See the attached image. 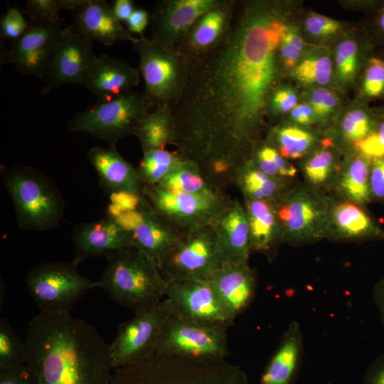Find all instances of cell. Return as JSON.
Returning <instances> with one entry per match:
<instances>
[{
    "instance_id": "41",
    "label": "cell",
    "mask_w": 384,
    "mask_h": 384,
    "mask_svg": "<svg viewBox=\"0 0 384 384\" xmlns=\"http://www.w3.org/2000/svg\"><path fill=\"white\" fill-rule=\"evenodd\" d=\"M342 130L348 140L354 143L359 142L370 133V117L363 110H353L344 117Z\"/></svg>"
},
{
    "instance_id": "19",
    "label": "cell",
    "mask_w": 384,
    "mask_h": 384,
    "mask_svg": "<svg viewBox=\"0 0 384 384\" xmlns=\"http://www.w3.org/2000/svg\"><path fill=\"white\" fill-rule=\"evenodd\" d=\"M140 80L139 69L124 60L103 54L95 55L81 85L95 94L97 102H104L133 91Z\"/></svg>"
},
{
    "instance_id": "30",
    "label": "cell",
    "mask_w": 384,
    "mask_h": 384,
    "mask_svg": "<svg viewBox=\"0 0 384 384\" xmlns=\"http://www.w3.org/2000/svg\"><path fill=\"white\" fill-rule=\"evenodd\" d=\"M235 171L237 183L245 197L271 202L282 191L281 179L265 174L252 160L245 161Z\"/></svg>"
},
{
    "instance_id": "7",
    "label": "cell",
    "mask_w": 384,
    "mask_h": 384,
    "mask_svg": "<svg viewBox=\"0 0 384 384\" xmlns=\"http://www.w3.org/2000/svg\"><path fill=\"white\" fill-rule=\"evenodd\" d=\"M154 108L144 92L133 90L110 100L97 102L77 113L67 127L70 132L86 133L105 141L110 147H116L120 139L134 134L142 118Z\"/></svg>"
},
{
    "instance_id": "31",
    "label": "cell",
    "mask_w": 384,
    "mask_h": 384,
    "mask_svg": "<svg viewBox=\"0 0 384 384\" xmlns=\"http://www.w3.org/2000/svg\"><path fill=\"white\" fill-rule=\"evenodd\" d=\"M178 152L164 149H152L143 152L136 168L144 185L159 184L183 161Z\"/></svg>"
},
{
    "instance_id": "46",
    "label": "cell",
    "mask_w": 384,
    "mask_h": 384,
    "mask_svg": "<svg viewBox=\"0 0 384 384\" xmlns=\"http://www.w3.org/2000/svg\"><path fill=\"white\" fill-rule=\"evenodd\" d=\"M297 105V97L293 90L279 87L274 90L268 103V109L273 115L291 111Z\"/></svg>"
},
{
    "instance_id": "8",
    "label": "cell",
    "mask_w": 384,
    "mask_h": 384,
    "mask_svg": "<svg viewBox=\"0 0 384 384\" xmlns=\"http://www.w3.org/2000/svg\"><path fill=\"white\" fill-rule=\"evenodd\" d=\"M26 282L41 311L48 313L70 312L85 292L97 287V282L81 276L72 261L38 265L28 272Z\"/></svg>"
},
{
    "instance_id": "44",
    "label": "cell",
    "mask_w": 384,
    "mask_h": 384,
    "mask_svg": "<svg viewBox=\"0 0 384 384\" xmlns=\"http://www.w3.org/2000/svg\"><path fill=\"white\" fill-rule=\"evenodd\" d=\"M358 47L353 41H345L336 50V64L340 77L351 79L355 74L357 65Z\"/></svg>"
},
{
    "instance_id": "18",
    "label": "cell",
    "mask_w": 384,
    "mask_h": 384,
    "mask_svg": "<svg viewBox=\"0 0 384 384\" xmlns=\"http://www.w3.org/2000/svg\"><path fill=\"white\" fill-rule=\"evenodd\" d=\"M73 240L75 256L72 262L77 266L82 261L108 255L135 246L132 233L112 216L92 223H81L74 226Z\"/></svg>"
},
{
    "instance_id": "23",
    "label": "cell",
    "mask_w": 384,
    "mask_h": 384,
    "mask_svg": "<svg viewBox=\"0 0 384 384\" xmlns=\"http://www.w3.org/2000/svg\"><path fill=\"white\" fill-rule=\"evenodd\" d=\"M208 280L234 318L242 313L254 298L255 277L248 262L224 263Z\"/></svg>"
},
{
    "instance_id": "39",
    "label": "cell",
    "mask_w": 384,
    "mask_h": 384,
    "mask_svg": "<svg viewBox=\"0 0 384 384\" xmlns=\"http://www.w3.org/2000/svg\"><path fill=\"white\" fill-rule=\"evenodd\" d=\"M334 167V156L326 149H320L313 154L304 166V174L314 185H320L327 181Z\"/></svg>"
},
{
    "instance_id": "56",
    "label": "cell",
    "mask_w": 384,
    "mask_h": 384,
    "mask_svg": "<svg viewBox=\"0 0 384 384\" xmlns=\"http://www.w3.org/2000/svg\"><path fill=\"white\" fill-rule=\"evenodd\" d=\"M373 297L384 329V278L375 287Z\"/></svg>"
},
{
    "instance_id": "24",
    "label": "cell",
    "mask_w": 384,
    "mask_h": 384,
    "mask_svg": "<svg viewBox=\"0 0 384 384\" xmlns=\"http://www.w3.org/2000/svg\"><path fill=\"white\" fill-rule=\"evenodd\" d=\"M87 159L97 174L100 186L109 195L121 192L142 194L144 184L137 169L116 147L94 146L88 151Z\"/></svg>"
},
{
    "instance_id": "5",
    "label": "cell",
    "mask_w": 384,
    "mask_h": 384,
    "mask_svg": "<svg viewBox=\"0 0 384 384\" xmlns=\"http://www.w3.org/2000/svg\"><path fill=\"white\" fill-rule=\"evenodd\" d=\"M0 173L21 229L43 231L59 225L65 202L51 179L31 166L1 165Z\"/></svg>"
},
{
    "instance_id": "20",
    "label": "cell",
    "mask_w": 384,
    "mask_h": 384,
    "mask_svg": "<svg viewBox=\"0 0 384 384\" xmlns=\"http://www.w3.org/2000/svg\"><path fill=\"white\" fill-rule=\"evenodd\" d=\"M235 5L233 0H220L194 23L176 48L192 59L213 50L228 33Z\"/></svg>"
},
{
    "instance_id": "52",
    "label": "cell",
    "mask_w": 384,
    "mask_h": 384,
    "mask_svg": "<svg viewBox=\"0 0 384 384\" xmlns=\"http://www.w3.org/2000/svg\"><path fill=\"white\" fill-rule=\"evenodd\" d=\"M149 14L146 9L136 8L126 22V28L131 34L136 33L140 36H144L143 33L149 23Z\"/></svg>"
},
{
    "instance_id": "43",
    "label": "cell",
    "mask_w": 384,
    "mask_h": 384,
    "mask_svg": "<svg viewBox=\"0 0 384 384\" xmlns=\"http://www.w3.org/2000/svg\"><path fill=\"white\" fill-rule=\"evenodd\" d=\"M363 92L370 97L380 96L384 92V60L378 58L370 59L363 84Z\"/></svg>"
},
{
    "instance_id": "36",
    "label": "cell",
    "mask_w": 384,
    "mask_h": 384,
    "mask_svg": "<svg viewBox=\"0 0 384 384\" xmlns=\"http://www.w3.org/2000/svg\"><path fill=\"white\" fill-rule=\"evenodd\" d=\"M82 0H28L25 14L29 20L41 22H60L62 10L74 11Z\"/></svg>"
},
{
    "instance_id": "53",
    "label": "cell",
    "mask_w": 384,
    "mask_h": 384,
    "mask_svg": "<svg viewBox=\"0 0 384 384\" xmlns=\"http://www.w3.org/2000/svg\"><path fill=\"white\" fill-rule=\"evenodd\" d=\"M363 384H384V353L379 356L368 367Z\"/></svg>"
},
{
    "instance_id": "14",
    "label": "cell",
    "mask_w": 384,
    "mask_h": 384,
    "mask_svg": "<svg viewBox=\"0 0 384 384\" xmlns=\"http://www.w3.org/2000/svg\"><path fill=\"white\" fill-rule=\"evenodd\" d=\"M95 57L90 39L70 26L63 28L41 80L42 93L64 84L81 85Z\"/></svg>"
},
{
    "instance_id": "32",
    "label": "cell",
    "mask_w": 384,
    "mask_h": 384,
    "mask_svg": "<svg viewBox=\"0 0 384 384\" xmlns=\"http://www.w3.org/2000/svg\"><path fill=\"white\" fill-rule=\"evenodd\" d=\"M332 220L340 234L347 238H358L375 234L370 217L356 204L343 202L332 211Z\"/></svg>"
},
{
    "instance_id": "4",
    "label": "cell",
    "mask_w": 384,
    "mask_h": 384,
    "mask_svg": "<svg viewBox=\"0 0 384 384\" xmlns=\"http://www.w3.org/2000/svg\"><path fill=\"white\" fill-rule=\"evenodd\" d=\"M107 265L97 287L110 299L134 312L161 302L169 280L157 265L135 246L105 257Z\"/></svg>"
},
{
    "instance_id": "37",
    "label": "cell",
    "mask_w": 384,
    "mask_h": 384,
    "mask_svg": "<svg viewBox=\"0 0 384 384\" xmlns=\"http://www.w3.org/2000/svg\"><path fill=\"white\" fill-rule=\"evenodd\" d=\"M252 161L262 172L273 177L289 178L297 174L295 167L270 146H263L259 149Z\"/></svg>"
},
{
    "instance_id": "16",
    "label": "cell",
    "mask_w": 384,
    "mask_h": 384,
    "mask_svg": "<svg viewBox=\"0 0 384 384\" xmlns=\"http://www.w3.org/2000/svg\"><path fill=\"white\" fill-rule=\"evenodd\" d=\"M281 238L295 242L324 237L327 213L324 203L312 193L296 191L284 198L277 211Z\"/></svg>"
},
{
    "instance_id": "10",
    "label": "cell",
    "mask_w": 384,
    "mask_h": 384,
    "mask_svg": "<svg viewBox=\"0 0 384 384\" xmlns=\"http://www.w3.org/2000/svg\"><path fill=\"white\" fill-rule=\"evenodd\" d=\"M223 264L215 233L208 225L181 233L160 270L169 281L208 279Z\"/></svg>"
},
{
    "instance_id": "42",
    "label": "cell",
    "mask_w": 384,
    "mask_h": 384,
    "mask_svg": "<svg viewBox=\"0 0 384 384\" xmlns=\"http://www.w3.org/2000/svg\"><path fill=\"white\" fill-rule=\"evenodd\" d=\"M28 21L16 7H9L0 21L1 38L11 42L19 38L26 31Z\"/></svg>"
},
{
    "instance_id": "3",
    "label": "cell",
    "mask_w": 384,
    "mask_h": 384,
    "mask_svg": "<svg viewBox=\"0 0 384 384\" xmlns=\"http://www.w3.org/2000/svg\"><path fill=\"white\" fill-rule=\"evenodd\" d=\"M110 384H250L245 371L226 359L195 361L155 353L113 370Z\"/></svg>"
},
{
    "instance_id": "51",
    "label": "cell",
    "mask_w": 384,
    "mask_h": 384,
    "mask_svg": "<svg viewBox=\"0 0 384 384\" xmlns=\"http://www.w3.org/2000/svg\"><path fill=\"white\" fill-rule=\"evenodd\" d=\"M0 384H31L26 366L0 370Z\"/></svg>"
},
{
    "instance_id": "47",
    "label": "cell",
    "mask_w": 384,
    "mask_h": 384,
    "mask_svg": "<svg viewBox=\"0 0 384 384\" xmlns=\"http://www.w3.org/2000/svg\"><path fill=\"white\" fill-rule=\"evenodd\" d=\"M143 194L121 192L110 195L109 215L114 218L137 208Z\"/></svg>"
},
{
    "instance_id": "45",
    "label": "cell",
    "mask_w": 384,
    "mask_h": 384,
    "mask_svg": "<svg viewBox=\"0 0 384 384\" xmlns=\"http://www.w3.org/2000/svg\"><path fill=\"white\" fill-rule=\"evenodd\" d=\"M354 144L363 155L369 159L384 157V122L375 131Z\"/></svg>"
},
{
    "instance_id": "54",
    "label": "cell",
    "mask_w": 384,
    "mask_h": 384,
    "mask_svg": "<svg viewBox=\"0 0 384 384\" xmlns=\"http://www.w3.org/2000/svg\"><path fill=\"white\" fill-rule=\"evenodd\" d=\"M290 116L293 121L302 125L311 123L316 117L311 106L306 103L297 105L290 111Z\"/></svg>"
},
{
    "instance_id": "6",
    "label": "cell",
    "mask_w": 384,
    "mask_h": 384,
    "mask_svg": "<svg viewBox=\"0 0 384 384\" xmlns=\"http://www.w3.org/2000/svg\"><path fill=\"white\" fill-rule=\"evenodd\" d=\"M131 43L139 58L144 94L154 107L166 105L174 110L187 85L193 59L177 48L144 36L135 38Z\"/></svg>"
},
{
    "instance_id": "13",
    "label": "cell",
    "mask_w": 384,
    "mask_h": 384,
    "mask_svg": "<svg viewBox=\"0 0 384 384\" xmlns=\"http://www.w3.org/2000/svg\"><path fill=\"white\" fill-rule=\"evenodd\" d=\"M169 282L163 302L170 314L227 329L233 324L235 318L223 306L208 279Z\"/></svg>"
},
{
    "instance_id": "12",
    "label": "cell",
    "mask_w": 384,
    "mask_h": 384,
    "mask_svg": "<svg viewBox=\"0 0 384 384\" xmlns=\"http://www.w3.org/2000/svg\"><path fill=\"white\" fill-rule=\"evenodd\" d=\"M134 313L131 319L120 324L110 344L114 369L140 362L156 353L169 311L162 300Z\"/></svg>"
},
{
    "instance_id": "50",
    "label": "cell",
    "mask_w": 384,
    "mask_h": 384,
    "mask_svg": "<svg viewBox=\"0 0 384 384\" xmlns=\"http://www.w3.org/2000/svg\"><path fill=\"white\" fill-rule=\"evenodd\" d=\"M369 182L370 193L376 198L384 199V157L373 159Z\"/></svg>"
},
{
    "instance_id": "11",
    "label": "cell",
    "mask_w": 384,
    "mask_h": 384,
    "mask_svg": "<svg viewBox=\"0 0 384 384\" xmlns=\"http://www.w3.org/2000/svg\"><path fill=\"white\" fill-rule=\"evenodd\" d=\"M142 194L153 210L181 233L211 225L227 202L220 193H176L159 185H144Z\"/></svg>"
},
{
    "instance_id": "25",
    "label": "cell",
    "mask_w": 384,
    "mask_h": 384,
    "mask_svg": "<svg viewBox=\"0 0 384 384\" xmlns=\"http://www.w3.org/2000/svg\"><path fill=\"white\" fill-rule=\"evenodd\" d=\"M303 341L299 324L291 322L267 363L260 384H293L302 359Z\"/></svg>"
},
{
    "instance_id": "26",
    "label": "cell",
    "mask_w": 384,
    "mask_h": 384,
    "mask_svg": "<svg viewBox=\"0 0 384 384\" xmlns=\"http://www.w3.org/2000/svg\"><path fill=\"white\" fill-rule=\"evenodd\" d=\"M244 208L250 228L251 250L270 252L281 237L276 210L270 201L247 197Z\"/></svg>"
},
{
    "instance_id": "2",
    "label": "cell",
    "mask_w": 384,
    "mask_h": 384,
    "mask_svg": "<svg viewBox=\"0 0 384 384\" xmlns=\"http://www.w3.org/2000/svg\"><path fill=\"white\" fill-rule=\"evenodd\" d=\"M24 342L31 384H110V345L70 312L41 311L29 321Z\"/></svg>"
},
{
    "instance_id": "9",
    "label": "cell",
    "mask_w": 384,
    "mask_h": 384,
    "mask_svg": "<svg viewBox=\"0 0 384 384\" xmlns=\"http://www.w3.org/2000/svg\"><path fill=\"white\" fill-rule=\"evenodd\" d=\"M228 329L203 325L168 313L159 335L156 353L195 361L226 359Z\"/></svg>"
},
{
    "instance_id": "15",
    "label": "cell",
    "mask_w": 384,
    "mask_h": 384,
    "mask_svg": "<svg viewBox=\"0 0 384 384\" xmlns=\"http://www.w3.org/2000/svg\"><path fill=\"white\" fill-rule=\"evenodd\" d=\"M114 218L132 233L135 247L154 261L159 269L162 260L181 235V232L153 210L144 196L137 209Z\"/></svg>"
},
{
    "instance_id": "57",
    "label": "cell",
    "mask_w": 384,
    "mask_h": 384,
    "mask_svg": "<svg viewBox=\"0 0 384 384\" xmlns=\"http://www.w3.org/2000/svg\"><path fill=\"white\" fill-rule=\"evenodd\" d=\"M379 23L381 28L384 31V10L383 11L380 16Z\"/></svg>"
},
{
    "instance_id": "34",
    "label": "cell",
    "mask_w": 384,
    "mask_h": 384,
    "mask_svg": "<svg viewBox=\"0 0 384 384\" xmlns=\"http://www.w3.org/2000/svg\"><path fill=\"white\" fill-rule=\"evenodd\" d=\"M279 154L285 159H299L312 146L314 137L309 132L291 125L279 127L274 132Z\"/></svg>"
},
{
    "instance_id": "40",
    "label": "cell",
    "mask_w": 384,
    "mask_h": 384,
    "mask_svg": "<svg viewBox=\"0 0 384 384\" xmlns=\"http://www.w3.org/2000/svg\"><path fill=\"white\" fill-rule=\"evenodd\" d=\"M303 46L304 41L297 31L294 27L287 25L278 48L279 55L284 66L293 68L297 64Z\"/></svg>"
},
{
    "instance_id": "48",
    "label": "cell",
    "mask_w": 384,
    "mask_h": 384,
    "mask_svg": "<svg viewBox=\"0 0 384 384\" xmlns=\"http://www.w3.org/2000/svg\"><path fill=\"white\" fill-rule=\"evenodd\" d=\"M336 105L337 98L335 94L327 89H316L311 95L310 105L317 117H327L334 110Z\"/></svg>"
},
{
    "instance_id": "22",
    "label": "cell",
    "mask_w": 384,
    "mask_h": 384,
    "mask_svg": "<svg viewBox=\"0 0 384 384\" xmlns=\"http://www.w3.org/2000/svg\"><path fill=\"white\" fill-rule=\"evenodd\" d=\"M224 263L248 262L250 228L245 208L237 201H227L211 224Z\"/></svg>"
},
{
    "instance_id": "55",
    "label": "cell",
    "mask_w": 384,
    "mask_h": 384,
    "mask_svg": "<svg viewBox=\"0 0 384 384\" xmlns=\"http://www.w3.org/2000/svg\"><path fill=\"white\" fill-rule=\"evenodd\" d=\"M135 9L132 0H115L112 6L114 15L122 23L128 21Z\"/></svg>"
},
{
    "instance_id": "35",
    "label": "cell",
    "mask_w": 384,
    "mask_h": 384,
    "mask_svg": "<svg viewBox=\"0 0 384 384\" xmlns=\"http://www.w3.org/2000/svg\"><path fill=\"white\" fill-rule=\"evenodd\" d=\"M26 348L9 323L0 319V370L25 365Z\"/></svg>"
},
{
    "instance_id": "29",
    "label": "cell",
    "mask_w": 384,
    "mask_h": 384,
    "mask_svg": "<svg viewBox=\"0 0 384 384\" xmlns=\"http://www.w3.org/2000/svg\"><path fill=\"white\" fill-rule=\"evenodd\" d=\"M158 185L176 193H220L213 181L203 174L202 166L197 161L186 158Z\"/></svg>"
},
{
    "instance_id": "21",
    "label": "cell",
    "mask_w": 384,
    "mask_h": 384,
    "mask_svg": "<svg viewBox=\"0 0 384 384\" xmlns=\"http://www.w3.org/2000/svg\"><path fill=\"white\" fill-rule=\"evenodd\" d=\"M73 13L70 26L92 41L109 46L122 41L132 43L135 39L105 0H82Z\"/></svg>"
},
{
    "instance_id": "1",
    "label": "cell",
    "mask_w": 384,
    "mask_h": 384,
    "mask_svg": "<svg viewBox=\"0 0 384 384\" xmlns=\"http://www.w3.org/2000/svg\"><path fill=\"white\" fill-rule=\"evenodd\" d=\"M266 2L245 6L213 50L193 59L174 109L178 153L215 173L235 170L265 113L279 78L277 53L287 27Z\"/></svg>"
},
{
    "instance_id": "27",
    "label": "cell",
    "mask_w": 384,
    "mask_h": 384,
    "mask_svg": "<svg viewBox=\"0 0 384 384\" xmlns=\"http://www.w3.org/2000/svg\"><path fill=\"white\" fill-rule=\"evenodd\" d=\"M134 135L143 152L174 144L176 132L173 108L166 105L156 106L142 118Z\"/></svg>"
},
{
    "instance_id": "49",
    "label": "cell",
    "mask_w": 384,
    "mask_h": 384,
    "mask_svg": "<svg viewBox=\"0 0 384 384\" xmlns=\"http://www.w3.org/2000/svg\"><path fill=\"white\" fill-rule=\"evenodd\" d=\"M309 33L315 36H326L336 33L340 28L338 21L319 14H311L306 21Z\"/></svg>"
},
{
    "instance_id": "38",
    "label": "cell",
    "mask_w": 384,
    "mask_h": 384,
    "mask_svg": "<svg viewBox=\"0 0 384 384\" xmlns=\"http://www.w3.org/2000/svg\"><path fill=\"white\" fill-rule=\"evenodd\" d=\"M332 64L326 56L310 57L302 60L294 70L299 81L310 85H326L331 80Z\"/></svg>"
},
{
    "instance_id": "28",
    "label": "cell",
    "mask_w": 384,
    "mask_h": 384,
    "mask_svg": "<svg viewBox=\"0 0 384 384\" xmlns=\"http://www.w3.org/2000/svg\"><path fill=\"white\" fill-rule=\"evenodd\" d=\"M63 28L62 21L28 20V26L24 33L1 53V63L13 64L22 56L52 44L58 39Z\"/></svg>"
},
{
    "instance_id": "33",
    "label": "cell",
    "mask_w": 384,
    "mask_h": 384,
    "mask_svg": "<svg viewBox=\"0 0 384 384\" xmlns=\"http://www.w3.org/2000/svg\"><path fill=\"white\" fill-rule=\"evenodd\" d=\"M370 159L362 154L351 161L341 175L342 191L355 203H365L370 200Z\"/></svg>"
},
{
    "instance_id": "17",
    "label": "cell",
    "mask_w": 384,
    "mask_h": 384,
    "mask_svg": "<svg viewBox=\"0 0 384 384\" xmlns=\"http://www.w3.org/2000/svg\"><path fill=\"white\" fill-rule=\"evenodd\" d=\"M220 0H163L151 15V38L176 48L194 23Z\"/></svg>"
}]
</instances>
